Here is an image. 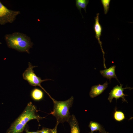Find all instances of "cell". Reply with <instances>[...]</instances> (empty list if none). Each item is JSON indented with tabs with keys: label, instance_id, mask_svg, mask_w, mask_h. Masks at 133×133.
Here are the masks:
<instances>
[{
	"label": "cell",
	"instance_id": "obj_1",
	"mask_svg": "<svg viewBox=\"0 0 133 133\" xmlns=\"http://www.w3.org/2000/svg\"><path fill=\"white\" fill-rule=\"evenodd\" d=\"M44 118L38 115L35 106L30 102L22 113L11 124L6 133H22L29 121L36 119L39 122L40 120Z\"/></svg>",
	"mask_w": 133,
	"mask_h": 133
},
{
	"label": "cell",
	"instance_id": "obj_2",
	"mask_svg": "<svg viewBox=\"0 0 133 133\" xmlns=\"http://www.w3.org/2000/svg\"><path fill=\"white\" fill-rule=\"evenodd\" d=\"M52 100L53 103V108L50 114L56 118V122L59 124L67 122L70 116L69 110L73 103V97L72 96L69 99L63 101H57L53 98Z\"/></svg>",
	"mask_w": 133,
	"mask_h": 133
},
{
	"label": "cell",
	"instance_id": "obj_3",
	"mask_svg": "<svg viewBox=\"0 0 133 133\" xmlns=\"http://www.w3.org/2000/svg\"><path fill=\"white\" fill-rule=\"evenodd\" d=\"M6 39L8 46L19 51L29 53V49L32 44L25 36L21 34H14L7 36Z\"/></svg>",
	"mask_w": 133,
	"mask_h": 133
},
{
	"label": "cell",
	"instance_id": "obj_4",
	"mask_svg": "<svg viewBox=\"0 0 133 133\" xmlns=\"http://www.w3.org/2000/svg\"><path fill=\"white\" fill-rule=\"evenodd\" d=\"M37 66H33L29 62L28 67L22 74L23 79L29 83L32 86H38L40 87L51 99L52 98L41 86V83L44 81L52 80L48 79L42 80L40 77L37 76L33 70V68Z\"/></svg>",
	"mask_w": 133,
	"mask_h": 133
},
{
	"label": "cell",
	"instance_id": "obj_5",
	"mask_svg": "<svg viewBox=\"0 0 133 133\" xmlns=\"http://www.w3.org/2000/svg\"><path fill=\"white\" fill-rule=\"evenodd\" d=\"M19 13L18 11L8 9L0 1V24L11 22Z\"/></svg>",
	"mask_w": 133,
	"mask_h": 133
},
{
	"label": "cell",
	"instance_id": "obj_6",
	"mask_svg": "<svg viewBox=\"0 0 133 133\" xmlns=\"http://www.w3.org/2000/svg\"><path fill=\"white\" fill-rule=\"evenodd\" d=\"M123 85L120 83V85H118L115 86L109 93V95L108 100L111 103L113 98H115L116 100L120 98H121L123 102H126L128 103L127 101L125 99V97L127 95H125L123 92L124 89H129L130 90L133 88L129 87L124 88H122Z\"/></svg>",
	"mask_w": 133,
	"mask_h": 133
},
{
	"label": "cell",
	"instance_id": "obj_7",
	"mask_svg": "<svg viewBox=\"0 0 133 133\" xmlns=\"http://www.w3.org/2000/svg\"><path fill=\"white\" fill-rule=\"evenodd\" d=\"M99 13H98L96 14V16L94 17L95 22L93 25V29L95 34V37L98 41L102 52L103 58V65L105 68H106L105 64V59L104 58L105 52L102 47V43L100 40V37L101 35V33L102 28L101 25L100 24L99 21Z\"/></svg>",
	"mask_w": 133,
	"mask_h": 133
},
{
	"label": "cell",
	"instance_id": "obj_8",
	"mask_svg": "<svg viewBox=\"0 0 133 133\" xmlns=\"http://www.w3.org/2000/svg\"><path fill=\"white\" fill-rule=\"evenodd\" d=\"M108 84L106 81L102 85L99 84L92 86L89 92L90 97L93 98L101 94L107 87Z\"/></svg>",
	"mask_w": 133,
	"mask_h": 133
},
{
	"label": "cell",
	"instance_id": "obj_9",
	"mask_svg": "<svg viewBox=\"0 0 133 133\" xmlns=\"http://www.w3.org/2000/svg\"><path fill=\"white\" fill-rule=\"evenodd\" d=\"M116 67V66L115 65L112 66L108 69L100 70V72L103 77L109 79L110 82L111 79L112 78H114L119 83L115 73Z\"/></svg>",
	"mask_w": 133,
	"mask_h": 133
},
{
	"label": "cell",
	"instance_id": "obj_10",
	"mask_svg": "<svg viewBox=\"0 0 133 133\" xmlns=\"http://www.w3.org/2000/svg\"><path fill=\"white\" fill-rule=\"evenodd\" d=\"M67 122L70 126V133H80L78 122L74 115H70Z\"/></svg>",
	"mask_w": 133,
	"mask_h": 133
},
{
	"label": "cell",
	"instance_id": "obj_11",
	"mask_svg": "<svg viewBox=\"0 0 133 133\" xmlns=\"http://www.w3.org/2000/svg\"><path fill=\"white\" fill-rule=\"evenodd\" d=\"M90 129V132L89 133H93L95 131H98L100 133H104L106 132L105 129L99 123L95 121H91L88 125Z\"/></svg>",
	"mask_w": 133,
	"mask_h": 133
},
{
	"label": "cell",
	"instance_id": "obj_12",
	"mask_svg": "<svg viewBox=\"0 0 133 133\" xmlns=\"http://www.w3.org/2000/svg\"><path fill=\"white\" fill-rule=\"evenodd\" d=\"M31 96L34 100L39 101L43 99L44 94L41 90L37 88H35L32 91Z\"/></svg>",
	"mask_w": 133,
	"mask_h": 133
},
{
	"label": "cell",
	"instance_id": "obj_13",
	"mask_svg": "<svg viewBox=\"0 0 133 133\" xmlns=\"http://www.w3.org/2000/svg\"><path fill=\"white\" fill-rule=\"evenodd\" d=\"M89 2V0H76L75 5L78 9L79 10L80 13L81 14L82 17L83 18L81 13L82 9H83L85 13H86V8L87 5Z\"/></svg>",
	"mask_w": 133,
	"mask_h": 133
},
{
	"label": "cell",
	"instance_id": "obj_14",
	"mask_svg": "<svg viewBox=\"0 0 133 133\" xmlns=\"http://www.w3.org/2000/svg\"><path fill=\"white\" fill-rule=\"evenodd\" d=\"M114 117L116 120L118 121H121L125 118L124 114L123 112L116 110L114 113Z\"/></svg>",
	"mask_w": 133,
	"mask_h": 133
},
{
	"label": "cell",
	"instance_id": "obj_15",
	"mask_svg": "<svg viewBox=\"0 0 133 133\" xmlns=\"http://www.w3.org/2000/svg\"><path fill=\"white\" fill-rule=\"evenodd\" d=\"M101 1L103 7L104 13L106 14L109 11L111 0H101Z\"/></svg>",
	"mask_w": 133,
	"mask_h": 133
},
{
	"label": "cell",
	"instance_id": "obj_16",
	"mask_svg": "<svg viewBox=\"0 0 133 133\" xmlns=\"http://www.w3.org/2000/svg\"><path fill=\"white\" fill-rule=\"evenodd\" d=\"M51 129L44 128L40 131H38L39 133H50Z\"/></svg>",
	"mask_w": 133,
	"mask_h": 133
},
{
	"label": "cell",
	"instance_id": "obj_17",
	"mask_svg": "<svg viewBox=\"0 0 133 133\" xmlns=\"http://www.w3.org/2000/svg\"><path fill=\"white\" fill-rule=\"evenodd\" d=\"M59 124L56 122L55 127L53 129H51V131L50 133H58L57 131V127Z\"/></svg>",
	"mask_w": 133,
	"mask_h": 133
},
{
	"label": "cell",
	"instance_id": "obj_18",
	"mask_svg": "<svg viewBox=\"0 0 133 133\" xmlns=\"http://www.w3.org/2000/svg\"><path fill=\"white\" fill-rule=\"evenodd\" d=\"M26 133H39L38 131L35 132H30L28 131V130L27 129L26 130Z\"/></svg>",
	"mask_w": 133,
	"mask_h": 133
},
{
	"label": "cell",
	"instance_id": "obj_19",
	"mask_svg": "<svg viewBox=\"0 0 133 133\" xmlns=\"http://www.w3.org/2000/svg\"><path fill=\"white\" fill-rule=\"evenodd\" d=\"M104 133H109V132H107L106 131L105 132H104Z\"/></svg>",
	"mask_w": 133,
	"mask_h": 133
}]
</instances>
